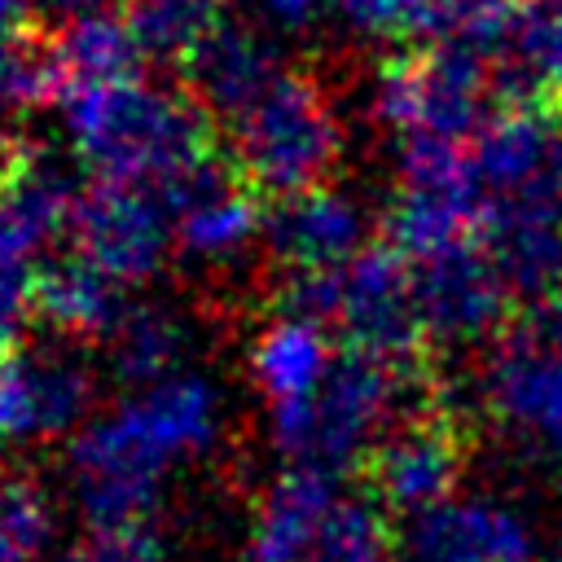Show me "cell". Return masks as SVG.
Masks as SVG:
<instances>
[{"label": "cell", "instance_id": "4316f807", "mask_svg": "<svg viewBox=\"0 0 562 562\" xmlns=\"http://www.w3.org/2000/svg\"><path fill=\"white\" fill-rule=\"evenodd\" d=\"M338 9V0H255V13L268 31L281 35H307L316 31L329 13Z\"/></svg>", "mask_w": 562, "mask_h": 562}, {"label": "cell", "instance_id": "4dcf8cb0", "mask_svg": "<svg viewBox=\"0 0 562 562\" xmlns=\"http://www.w3.org/2000/svg\"><path fill=\"white\" fill-rule=\"evenodd\" d=\"M4 479H9V474H4V470H0V483H4Z\"/></svg>", "mask_w": 562, "mask_h": 562}, {"label": "cell", "instance_id": "4fadbf2b", "mask_svg": "<svg viewBox=\"0 0 562 562\" xmlns=\"http://www.w3.org/2000/svg\"><path fill=\"white\" fill-rule=\"evenodd\" d=\"M263 246L290 272H334L369 246V211L329 184L277 198L263 215Z\"/></svg>", "mask_w": 562, "mask_h": 562}, {"label": "cell", "instance_id": "484cf974", "mask_svg": "<svg viewBox=\"0 0 562 562\" xmlns=\"http://www.w3.org/2000/svg\"><path fill=\"white\" fill-rule=\"evenodd\" d=\"M48 562H171L149 527H88L83 540L57 549Z\"/></svg>", "mask_w": 562, "mask_h": 562}, {"label": "cell", "instance_id": "ac0fdd59", "mask_svg": "<svg viewBox=\"0 0 562 562\" xmlns=\"http://www.w3.org/2000/svg\"><path fill=\"white\" fill-rule=\"evenodd\" d=\"M184 75H189L193 101H198L202 110L233 119V114H241V110L281 75V61H277L272 44L263 40V31L224 22V26L184 61Z\"/></svg>", "mask_w": 562, "mask_h": 562}, {"label": "cell", "instance_id": "8fae6325", "mask_svg": "<svg viewBox=\"0 0 562 562\" xmlns=\"http://www.w3.org/2000/svg\"><path fill=\"white\" fill-rule=\"evenodd\" d=\"M461 465H465L461 417L443 408V400H435L430 408L386 430V439L364 461V483L378 505H386L400 518H413L457 496Z\"/></svg>", "mask_w": 562, "mask_h": 562}, {"label": "cell", "instance_id": "7402d4cb", "mask_svg": "<svg viewBox=\"0 0 562 562\" xmlns=\"http://www.w3.org/2000/svg\"><path fill=\"white\" fill-rule=\"evenodd\" d=\"M228 0H123V22L154 61H189L228 18Z\"/></svg>", "mask_w": 562, "mask_h": 562}, {"label": "cell", "instance_id": "d4e9b609", "mask_svg": "<svg viewBox=\"0 0 562 562\" xmlns=\"http://www.w3.org/2000/svg\"><path fill=\"white\" fill-rule=\"evenodd\" d=\"M448 0H338L342 22L364 40H435Z\"/></svg>", "mask_w": 562, "mask_h": 562}, {"label": "cell", "instance_id": "277c9868", "mask_svg": "<svg viewBox=\"0 0 562 562\" xmlns=\"http://www.w3.org/2000/svg\"><path fill=\"white\" fill-rule=\"evenodd\" d=\"M470 400L522 461L562 474V294L505 321L474 364Z\"/></svg>", "mask_w": 562, "mask_h": 562}, {"label": "cell", "instance_id": "e0dca14e", "mask_svg": "<svg viewBox=\"0 0 562 562\" xmlns=\"http://www.w3.org/2000/svg\"><path fill=\"white\" fill-rule=\"evenodd\" d=\"M127 285L114 281L110 272H101L92 259H83L79 250L57 255L44 263L40 285H35V316L75 342H105L119 321L127 316Z\"/></svg>", "mask_w": 562, "mask_h": 562}, {"label": "cell", "instance_id": "9c48e42d", "mask_svg": "<svg viewBox=\"0 0 562 562\" xmlns=\"http://www.w3.org/2000/svg\"><path fill=\"white\" fill-rule=\"evenodd\" d=\"M75 250L127 290L149 281L176 246V206L162 189L97 180L75 202Z\"/></svg>", "mask_w": 562, "mask_h": 562}, {"label": "cell", "instance_id": "f546056e", "mask_svg": "<svg viewBox=\"0 0 562 562\" xmlns=\"http://www.w3.org/2000/svg\"><path fill=\"white\" fill-rule=\"evenodd\" d=\"M553 562H562V544H558V553H553Z\"/></svg>", "mask_w": 562, "mask_h": 562}, {"label": "cell", "instance_id": "ffe728a7", "mask_svg": "<svg viewBox=\"0 0 562 562\" xmlns=\"http://www.w3.org/2000/svg\"><path fill=\"white\" fill-rule=\"evenodd\" d=\"M48 57H53L57 97H61L66 88H88V83H110V79L136 75V61L145 53L123 18L88 13V18H70L57 31V40L48 44Z\"/></svg>", "mask_w": 562, "mask_h": 562}, {"label": "cell", "instance_id": "cb8c5ba5", "mask_svg": "<svg viewBox=\"0 0 562 562\" xmlns=\"http://www.w3.org/2000/svg\"><path fill=\"white\" fill-rule=\"evenodd\" d=\"M505 75L531 83L536 97L562 101V0H527Z\"/></svg>", "mask_w": 562, "mask_h": 562}, {"label": "cell", "instance_id": "83f0119b", "mask_svg": "<svg viewBox=\"0 0 562 562\" xmlns=\"http://www.w3.org/2000/svg\"><path fill=\"white\" fill-rule=\"evenodd\" d=\"M31 9L35 0H0V61L13 48L31 44Z\"/></svg>", "mask_w": 562, "mask_h": 562}, {"label": "cell", "instance_id": "52a82bcc", "mask_svg": "<svg viewBox=\"0 0 562 562\" xmlns=\"http://www.w3.org/2000/svg\"><path fill=\"white\" fill-rule=\"evenodd\" d=\"M496 66L448 40H426L382 61L373 79V114L395 140L474 145L496 114Z\"/></svg>", "mask_w": 562, "mask_h": 562}, {"label": "cell", "instance_id": "2e32d148", "mask_svg": "<svg viewBox=\"0 0 562 562\" xmlns=\"http://www.w3.org/2000/svg\"><path fill=\"white\" fill-rule=\"evenodd\" d=\"M338 492V474L312 465H281V474H272L255 501L246 562H307L316 527Z\"/></svg>", "mask_w": 562, "mask_h": 562}, {"label": "cell", "instance_id": "9a60e30c", "mask_svg": "<svg viewBox=\"0 0 562 562\" xmlns=\"http://www.w3.org/2000/svg\"><path fill=\"white\" fill-rule=\"evenodd\" d=\"M338 342L329 334L325 321L294 312V307H277V316H268L250 342V382L263 400V413L272 408H290L303 404L321 391V382L329 378L334 360H338Z\"/></svg>", "mask_w": 562, "mask_h": 562}, {"label": "cell", "instance_id": "44dd1931", "mask_svg": "<svg viewBox=\"0 0 562 562\" xmlns=\"http://www.w3.org/2000/svg\"><path fill=\"white\" fill-rule=\"evenodd\" d=\"M395 514L369 492H338L316 527L307 562H400Z\"/></svg>", "mask_w": 562, "mask_h": 562}, {"label": "cell", "instance_id": "7c38bea8", "mask_svg": "<svg viewBox=\"0 0 562 562\" xmlns=\"http://www.w3.org/2000/svg\"><path fill=\"white\" fill-rule=\"evenodd\" d=\"M400 562H536V531L501 496H448L404 518Z\"/></svg>", "mask_w": 562, "mask_h": 562}, {"label": "cell", "instance_id": "603a6c76", "mask_svg": "<svg viewBox=\"0 0 562 562\" xmlns=\"http://www.w3.org/2000/svg\"><path fill=\"white\" fill-rule=\"evenodd\" d=\"M57 501L44 483L9 474L0 483V562H48L57 549Z\"/></svg>", "mask_w": 562, "mask_h": 562}, {"label": "cell", "instance_id": "5bb4252c", "mask_svg": "<svg viewBox=\"0 0 562 562\" xmlns=\"http://www.w3.org/2000/svg\"><path fill=\"white\" fill-rule=\"evenodd\" d=\"M176 246L198 263H228L255 237H263L259 189H250L233 167L215 162L189 180L176 198Z\"/></svg>", "mask_w": 562, "mask_h": 562}, {"label": "cell", "instance_id": "30bf717a", "mask_svg": "<svg viewBox=\"0 0 562 562\" xmlns=\"http://www.w3.org/2000/svg\"><path fill=\"white\" fill-rule=\"evenodd\" d=\"M417 277V303L426 342L443 351L487 347L509 321V285L492 263L483 237L457 241L439 255L408 259Z\"/></svg>", "mask_w": 562, "mask_h": 562}, {"label": "cell", "instance_id": "3957f363", "mask_svg": "<svg viewBox=\"0 0 562 562\" xmlns=\"http://www.w3.org/2000/svg\"><path fill=\"white\" fill-rule=\"evenodd\" d=\"M435 400L439 395L426 386L417 360H386L342 342L312 400L268 413V443L285 465H312L342 479L356 465L364 470L391 426L430 408Z\"/></svg>", "mask_w": 562, "mask_h": 562}, {"label": "cell", "instance_id": "8992f818", "mask_svg": "<svg viewBox=\"0 0 562 562\" xmlns=\"http://www.w3.org/2000/svg\"><path fill=\"white\" fill-rule=\"evenodd\" d=\"M233 123V171L272 198L325 184L342 158V123L329 92L303 75L285 70L241 110Z\"/></svg>", "mask_w": 562, "mask_h": 562}, {"label": "cell", "instance_id": "ba28073f", "mask_svg": "<svg viewBox=\"0 0 562 562\" xmlns=\"http://www.w3.org/2000/svg\"><path fill=\"white\" fill-rule=\"evenodd\" d=\"M97 369L75 338L0 347V448L70 443L97 413Z\"/></svg>", "mask_w": 562, "mask_h": 562}, {"label": "cell", "instance_id": "7a4b0ae2", "mask_svg": "<svg viewBox=\"0 0 562 562\" xmlns=\"http://www.w3.org/2000/svg\"><path fill=\"white\" fill-rule=\"evenodd\" d=\"M66 132L97 180L149 184L176 198L189 180L215 167L206 110L171 88L123 75L110 83L66 88L57 97Z\"/></svg>", "mask_w": 562, "mask_h": 562}, {"label": "cell", "instance_id": "d6986e66", "mask_svg": "<svg viewBox=\"0 0 562 562\" xmlns=\"http://www.w3.org/2000/svg\"><path fill=\"white\" fill-rule=\"evenodd\" d=\"M189 351H193L189 321L162 303H140V307L132 303L119 329L105 338V360H110V373L123 382V391L149 386L189 369Z\"/></svg>", "mask_w": 562, "mask_h": 562}, {"label": "cell", "instance_id": "5b68a950", "mask_svg": "<svg viewBox=\"0 0 562 562\" xmlns=\"http://www.w3.org/2000/svg\"><path fill=\"white\" fill-rule=\"evenodd\" d=\"M281 307L307 312L338 329L347 347L386 360H422L426 347L417 277L408 255L395 246H364L334 272L290 277L281 290Z\"/></svg>", "mask_w": 562, "mask_h": 562}, {"label": "cell", "instance_id": "6da1fadb", "mask_svg": "<svg viewBox=\"0 0 562 562\" xmlns=\"http://www.w3.org/2000/svg\"><path fill=\"white\" fill-rule=\"evenodd\" d=\"M224 391L198 369L132 386L97 413L66 452L70 501L88 527H149L171 479L211 457L224 435Z\"/></svg>", "mask_w": 562, "mask_h": 562}, {"label": "cell", "instance_id": "f1b7e54d", "mask_svg": "<svg viewBox=\"0 0 562 562\" xmlns=\"http://www.w3.org/2000/svg\"><path fill=\"white\" fill-rule=\"evenodd\" d=\"M40 4H44V9H53L57 18H66V22H70V18H88V13H105V9L114 4V0H40Z\"/></svg>", "mask_w": 562, "mask_h": 562}]
</instances>
